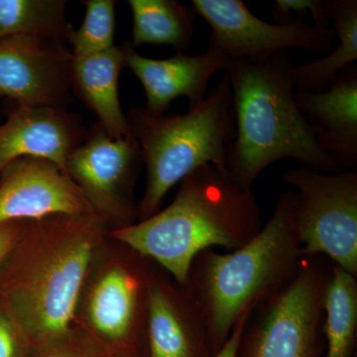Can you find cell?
<instances>
[{
    "label": "cell",
    "mask_w": 357,
    "mask_h": 357,
    "mask_svg": "<svg viewBox=\"0 0 357 357\" xmlns=\"http://www.w3.org/2000/svg\"><path fill=\"white\" fill-rule=\"evenodd\" d=\"M293 59L288 51L229 60L236 137L227 150V172L250 190L256 178L281 159L297 160L321 173L344 171L319 148L295 100Z\"/></svg>",
    "instance_id": "cell-1"
},
{
    "label": "cell",
    "mask_w": 357,
    "mask_h": 357,
    "mask_svg": "<svg viewBox=\"0 0 357 357\" xmlns=\"http://www.w3.org/2000/svg\"><path fill=\"white\" fill-rule=\"evenodd\" d=\"M261 227V208L252 189H243L208 164L181 182L167 208L119 227L112 236L185 286L197 255L206 249L241 248Z\"/></svg>",
    "instance_id": "cell-2"
},
{
    "label": "cell",
    "mask_w": 357,
    "mask_h": 357,
    "mask_svg": "<svg viewBox=\"0 0 357 357\" xmlns=\"http://www.w3.org/2000/svg\"><path fill=\"white\" fill-rule=\"evenodd\" d=\"M295 204L296 192L281 194L271 218L248 243L227 253L206 249L192 260L184 287L201 312L213 354L244 312L255 311L297 273L303 257Z\"/></svg>",
    "instance_id": "cell-3"
},
{
    "label": "cell",
    "mask_w": 357,
    "mask_h": 357,
    "mask_svg": "<svg viewBox=\"0 0 357 357\" xmlns=\"http://www.w3.org/2000/svg\"><path fill=\"white\" fill-rule=\"evenodd\" d=\"M102 223L96 213L31 220V244L6 291V302L9 318L34 344L49 347L67 337Z\"/></svg>",
    "instance_id": "cell-4"
},
{
    "label": "cell",
    "mask_w": 357,
    "mask_h": 357,
    "mask_svg": "<svg viewBox=\"0 0 357 357\" xmlns=\"http://www.w3.org/2000/svg\"><path fill=\"white\" fill-rule=\"evenodd\" d=\"M126 117L147 170L140 220L159 211L167 192L199 167L211 164L227 173V150L236 137V119L227 75L184 114L154 115L136 107Z\"/></svg>",
    "instance_id": "cell-5"
},
{
    "label": "cell",
    "mask_w": 357,
    "mask_h": 357,
    "mask_svg": "<svg viewBox=\"0 0 357 357\" xmlns=\"http://www.w3.org/2000/svg\"><path fill=\"white\" fill-rule=\"evenodd\" d=\"M333 270L325 256L303 257L292 280L251 314L237 357H316Z\"/></svg>",
    "instance_id": "cell-6"
},
{
    "label": "cell",
    "mask_w": 357,
    "mask_h": 357,
    "mask_svg": "<svg viewBox=\"0 0 357 357\" xmlns=\"http://www.w3.org/2000/svg\"><path fill=\"white\" fill-rule=\"evenodd\" d=\"M296 192L301 255H321L357 277V171L326 174L306 167L282 175Z\"/></svg>",
    "instance_id": "cell-7"
},
{
    "label": "cell",
    "mask_w": 357,
    "mask_h": 357,
    "mask_svg": "<svg viewBox=\"0 0 357 357\" xmlns=\"http://www.w3.org/2000/svg\"><path fill=\"white\" fill-rule=\"evenodd\" d=\"M191 6L210 25L208 50L227 61L264 57L292 48L333 50L332 26L319 27L304 20L266 22L241 0H192Z\"/></svg>",
    "instance_id": "cell-8"
},
{
    "label": "cell",
    "mask_w": 357,
    "mask_h": 357,
    "mask_svg": "<svg viewBox=\"0 0 357 357\" xmlns=\"http://www.w3.org/2000/svg\"><path fill=\"white\" fill-rule=\"evenodd\" d=\"M140 162L139 145L132 135L112 138L98 124L70 153L67 173L96 215L123 227L134 223L131 198Z\"/></svg>",
    "instance_id": "cell-9"
},
{
    "label": "cell",
    "mask_w": 357,
    "mask_h": 357,
    "mask_svg": "<svg viewBox=\"0 0 357 357\" xmlns=\"http://www.w3.org/2000/svg\"><path fill=\"white\" fill-rule=\"evenodd\" d=\"M72 53L62 41L15 36L0 41V96L20 107H63L69 100Z\"/></svg>",
    "instance_id": "cell-10"
},
{
    "label": "cell",
    "mask_w": 357,
    "mask_h": 357,
    "mask_svg": "<svg viewBox=\"0 0 357 357\" xmlns=\"http://www.w3.org/2000/svg\"><path fill=\"white\" fill-rule=\"evenodd\" d=\"M2 173L0 225L50 215L95 213L74 181L47 160L18 159Z\"/></svg>",
    "instance_id": "cell-11"
},
{
    "label": "cell",
    "mask_w": 357,
    "mask_h": 357,
    "mask_svg": "<svg viewBox=\"0 0 357 357\" xmlns=\"http://www.w3.org/2000/svg\"><path fill=\"white\" fill-rule=\"evenodd\" d=\"M144 257L117 264L103 272L89 295V325L100 337L116 344L138 335L147 338L148 289L150 271Z\"/></svg>",
    "instance_id": "cell-12"
},
{
    "label": "cell",
    "mask_w": 357,
    "mask_h": 357,
    "mask_svg": "<svg viewBox=\"0 0 357 357\" xmlns=\"http://www.w3.org/2000/svg\"><path fill=\"white\" fill-rule=\"evenodd\" d=\"M149 357H211L198 306L184 286L151 271L147 303Z\"/></svg>",
    "instance_id": "cell-13"
},
{
    "label": "cell",
    "mask_w": 357,
    "mask_h": 357,
    "mask_svg": "<svg viewBox=\"0 0 357 357\" xmlns=\"http://www.w3.org/2000/svg\"><path fill=\"white\" fill-rule=\"evenodd\" d=\"M83 137V126L63 107H18L0 126V174L29 157L47 160L68 175V159Z\"/></svg>",
    "instance_id": "cell-14"
},
{
    "label": "cell",
    "mask_w": 357,
    "mask_h": 357,
    "mask_svg": "<svg viewBox=\"0 0 357 357\" xmlns=\"http://www.w3.org/2000/svg\"><path fill=\"white\" fill-rule=\"evenodd\" d=\"M298 109L319 148L344 169L357 166V65L342 70L321 93L296 91Z\"/></svg>",
    "instance_id": "cell-15"
},
{
    "label": "cell",
    "mask_w": 357,
    "mask_h": 357,
    "mask_svg": "<svg viewBox=\"0 0 357 357\" xmlns=\"http://www.w3.org/2000/svg\"><path fill=\"white\" fill-rule=\"evenodd\" d=\"M227 63L223 56L210 50L195 56L178 52L172 58L157 60L139 55L132 45L126 58V67L144 89L145 109L154 115L164 114L180 96L189 100V109L203 102L211 77L225 70Z\"/></svg>",
    "instance_id": "cell-16"
},
{
    "label": "cell",
    "mask_w": 357,
    "mask_h": 357,
    "mask_svg": "<svg viewBox=\"0 0 357 357\" xmlns=\"http://www.w3.org/2000/svg\"><path fill=\"white\" fill-rule=\"evenodd\" d=\"M130 46L126 42L100 53L73 56L70 66V84L98 117V126L112 138L131 136L119 96V77L126 67Z\"/></svg>",
    "instance_id": "cell-17"
},
{
    "label": "cell",
    "mask_w": 357,
    "mask_h": 357,
    "mask_svg": "<svg viewBox=\"0 0 357 357\" xmlns=\"http://www.w3.org/2000/svg\"><path fill=\"white\" fill-rule=\"evenodd\" d=\"M326 13L337 37V47L325 57L294 68L297 91L311 93L326 91L342 70L356 63V0L326 1Z\"/></svg>",
    "instance_id": "cell-18"
},
{
    "label": "cell",
    "mask_w": 357,
    "mask_h": 357,
    "mask_svg": "<svg viewBox=\"0 0 357 357\" xmlns=\"http://www.w3.org/2000/svg\"><path fill=\"white\" fill-rule=\"evenodd\" d=\"M133 16V48L143 44L168 45L183 53L195 32L196 13L176 0H129Z\"/></svg>",
    "instance_id": "cell-19"
},
{
    "label": "cell",
    "mask_w": 357,
    "mask_h": 357,
    "mask_svg": "<svg viewBox=\"0 0 357 357\" xmlns=\"http://www.w3.org/2000/svg\"><path fill=\"white\" fill-rule=\"evenodd\" d=\"M326 357H352L357 337V277L333 264L325 302Z\"/></svg>",
    "instance_id": "cell-20"
},
{
    "label": "cell",
    "mask_w": 357,
    "mask_h": 357,
    "mask_svg": "<svg viewBox=\"0 0 357 357\" xmlns=\"http://www.w3.org/2000/svg\"><path fill=\"white\" fill-rule=\"evenodd\" d=\"M66 6L63 0H0V41L25 35L67 39Z\"/></svg>",
    "instance_id": "cell-21"
},
{
    "label": "cell",
    "mask_w": 357,
    "mask_h": 357,
    "mask_svg": "<svg viewBox=\"0 0 357 357\" xmlns=\"http://www.w3.org/2000/svg\"><path fill=\"white\" fill-rule=\"evenodd\" d=\"M86 16L77 30L70 28L67 40L74 57L100 53L114 46L115 2L112 0H86Z\"/></svg>",
    "instance_id": "cell-22"
},
{
    "label": "cell",
    "mask_w": 357,
    "mask_h": 357,
    "mask_svg": "<svg viewBox=\"0 0 357 357\" xmlns=\"http://www.w3.org/2000/svg\"><path fill=\"white\" fill-rule=\"evenodd\" d=\"M271 13L277 23L303 20L311 15L314 25L331 27L325 0H275Z\"/></svg>",
    "instance_id": "cell-23"
},
{
    "label": "cell",
    "mask_w": 357,
    "mask_h": 357,
    "mask_svg": "<svg viewBox=\"0 0 357 357\" xmlns=\"http://www.w3.org/2000/svg\"><path fill=\"white\" fill-rule=\"evenodd\" d=\"M18 333L13 319L0 314V357H18Z\"/></svg>",
    "instance_id": "cell-24"
},
{
    "label": "cell",
    "mask_w": 357,
    "mask_h": 357,
    "mask_svg": "<svg viewBox=\"0 0 357 357\" xmlns=\"http://www.w3.org/2000/svg\"><path fill=\"white\" fill-rule=\"evenodd\" d=\"M252 312H245L241 316V318L237 321L236 326L230 333L225 344L211 357H237V351H238L239 342H241V335H243L244 326L250 318Z\"/></svg>",
    "instance_id": "cell-25"
},
{
    "label": "cell",
    "mask_w": 357,
    "mask_h": 357,
    "mask_svg": "<svg viewBox=\"0 0 357 357\" xmlns=\"http://www.w3.org/2000/svg\"><path fill=\"white\" fill-rule=\"evenodd\" d=\"M18 222H7L0 225V265L13 250L15 243H17L20 234Z\"/></svg>",
    "instance_id": "cell-26"
},
{
    "label": "cell",
    "mask_w": 357,
    "mask_h": 357,
    "mask_svg": "<svg viewBox=\"0 0 357 357\" xmlns=\"http://www.w3.org/2000/svg\"><path fill=\"white\" fill-rule=\"evenodd\" d=\"M58 344L50 345L51 349L42 357H82L77 352Z\"/></svg>",
    "instance_id": "cell-27"
}]
</instances>
